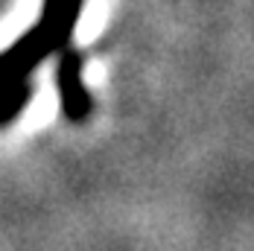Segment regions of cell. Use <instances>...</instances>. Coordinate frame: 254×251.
Here are the masks:
<instances>
[{
    "label": "cell",
    "instance_id": "7a4b0ae2",
    "mask_svg": "<svg viewBox=\"0 0 254 251\" xmlns=\"http://www.w3.org/2000/svg\"><path fill=\"white\" fill-rule=\"evenodd\" d=\"M82 64H85V56L79 50L70 47H62L59 56V64H56V85H59V100H62V114L70 120V123H85L94 102L91 94L82 82Z\"/></svg>",
    "mask_w": 254,
    "mask_h": 251
},
{
    "label": "cell",
    "instance_id": "6da1fadb",
    "mask_svg": "<svg viewBox=\"0 0 254 251\" xmlns=\"http://www.w3.org/2000/svg\"><path fill=\"white\" fill-rule=\"evenodd\" d=\"M82 6L85 0H44L38 24L0 53V126L18 120L24 105L32 100V73L47 56L67 47Z\"/></svg>",
    "mask_w": 254,
    "mask_h": 251
}]
</instances>
